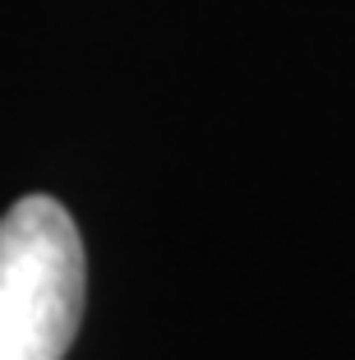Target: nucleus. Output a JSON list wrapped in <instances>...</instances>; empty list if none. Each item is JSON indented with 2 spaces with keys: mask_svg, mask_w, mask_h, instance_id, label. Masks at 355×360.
Returning a JSON list of instances; mask_svg holds the SVG:
<instances>
[{
  "mask_svg": "<svg viewBox=\"0 0 355 360\" xmlns=\"http://www.w3.org/2000/svg\"><path fill=\"white\" fill-rule=\"evenodd\" d=\"M88 291V259L70 208L46 194L0 217V360H65Z\"/></svg>",
  "mask_w": 355,
  "mask_h": 360,
  "instance_id": "obj_1",
  "label": "nucleus"
}]
</instances>
